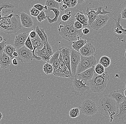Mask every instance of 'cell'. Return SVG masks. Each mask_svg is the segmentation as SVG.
Masks as SVG:
<instances>
[{
	"label": "cell",
	"instance_id": "cell-1",
	"mask_svg": "<svg viewBox=\"0 0 126 124\" xmlns=\"http://www.w3.org/2000/svg\"><path fill=\"white\" fill-rule=\"evenodd\" d=\"M98 108L101 113L112 122L114 118L118 117L119 105L115 100L109 95H105L99 100Z\"/></svg>",
	"mask_w": 126,
	"mask_h": 124
},
{
	"label": "cell",
	"instance_id": "cell-2",
	"mask_svg": "<svg viewBox=\"0 0 126 124\" xmlns=\"http://www.w3.org/2000/svg\"><path fill=\"white\" fill-rule=\"evenodd\" d=\"M0 29L7 34H14L22 28L20 16L17 14H11L0 19Z\"/></svg>",
	"mask_w": 126,
	"mask_h": 124
},
{
	"label": "cell",
	"instance_id": "cell-3",
	"mask_svg": "<svg viewBox=\"0 0 126 124\" xmlns=\"http://www.w3.org/2000/svg\"><path fill=\"white\" fill-rule=\"evenodd\" d=\"M109 80L108 72H105L101 75H98L95 72L92 80L87 82L93 92L100 93L106 88Z\"/></svg>",
	"mask_w": 126,
	"mask_h": 124
},
{
	"label": "cell",
	"instance_id": "cell-4",
	"mask_svg": "<svg viewBox=\"0 0 126 124\" xmlns=\"http://www.w3.org/2000/svg\"><path fill=\"white\" fill-rule=\"evenodd\" d=\"M83 80H78L76 77L73 80L71 91L76 96H85L91 89L89 85L87 84V81H85V83H83Z\"/></svg>",
	"mask_w": 126,
	"mask_h": 124
},
{
	"label": "cell",
	"instance_id": "cell-5",
	"mask_svg": "<svg viewBox=\"0 0 126 124\" xmlns=\"http://www.w3.org/2000/svg\"><path fill=\"white\" fill-rule=\"evenodd\" d=\"M18 54V58L22 63L28 62L32 61L33 59L38 60H42V59L38 57L35 54L34 51H32L24 45L16 50Z\"/></svg>",
	"mask_w": 126,
	"mask_h": 124
},
{
	"label": "cell",
	"instance_id": "cell-6",
	"mask_svg": "<svg viewBox=\"0 0 126 124\" xmlns=\"http://www.w3.org/2000/svg\"><path fill=\"white\" fill-rule=\"evenodd\" d=\"M96 63V58L94 55L84 56L81 55V61L77 68L76 76L88 69L94 67Z\"/></svg>",
	"mask_w": 126,
	"mask_h": 124
},
{
	"label": "cell",
	"instance_id": "cell-7",
	"mask_svg": "<svg viewBox=\"0 0 126 124\" xmlns=\"http://www.w3.org/2000/svg\"><path fill=\"white\" fill-rule=\"evenodd\" d=\"M79 108L83 114L87 116H93L96 113L98 107L94 101L87 99L83 102Z\"/></svg>",
	"mask_w": 126,
	"mask_h": 124
},
{
	"label": "cell",
	"instance_id": "cell-8",
	"mask_svg": "<svg viewBox=\"0 0 126 124\" xmlns=\"http://www.w3.org/2000/svg\"><path fill=\"white\" fill-rule=\"evenodd\" d=\"M60 63L58 69L56 70H54L53 74L54 76L60 77L67 78L71 80H74V77L72 75L68 68L66 66L63 59L62 54H60Z\"/></svg>",
	"mask_w": 126,
	"mask_h": 124
},
{
	"label": "cell",
	"instance_id": "cell-9",
	"mask_svg": "<svg viewBox=\"0 0 126 124\" xmlns=\"http://www.w3.org/2000/svg\"><path fill=\"white\" fill-rule=\"evenodd\" d=\"M74 19L71 18L67 22L62 21L58 25V30L59 34L64 40H66L70 32L72 27L74 23Z\"/></svg>",
	"mask_w": 126,
	"mask_h": 124
},
{
	"label": "cell",
	"instance_id": "cell-10",
	"mask_svg": "<svg viewBox=\"0 0 126 124\" xmlns=\"http://www.w3.org/2000/svg\"><path fill=\"white\" fill-rule=\"evenodd\" d=\"M110 13V12L105 11V9L102 8V7L101 6L98 7L97 8L90 9L89 7H87L85 14L88 17L89 19V24L90 26L92 23L93 22L94 20L96 19L98 15H105Z\"/></svg>",
	"mask_w": 126,
	"mask_h": 124
},
{
	"label": "cell",
	"instance_id": "cell-11",
	"mask_svg": "<svg viewBox=\"0 0 126 124\" xmlns=\"http://www.w3.org/2000/svg\"><path fill=\"white\" fill-rule=\"evenodd\" d=\"M121 17V14H120L117 18H112L115 21V25L116 27L114 32L116 34L115 36L117 39L121 42H125L126 41V29H124L123 26L120 25Z\"/></svg>",
	"mask_w": 126,
	"mask_h": 124
},
{
	"label": "cell",
	"instance_id": "cell-12",
	"mask_svg": "<svg viewBox=\"0 0 126 124\" xmlns=\"http://www.w3.org/2000/svg\"><path fill=\"white\" fill-rule=\"evenodd\" d=\"M81 59L80 53L76 51L74 49L71 50V67L72 74L73 77H76L77 68Z\"/></svg>",
	"mask_w": 126,
	"mask_h": 124
},
{
	"label": "cell",
	"instance_id": "cell-13",
	"mask_svg": "<svg viewBox=\"0 0 126 124\" xmlns=\"http://www.w3.org/2000/svg\"><path fill=\"white\" fill-rule=\"evenodd\" d=\"M109 19L108 15L99 14L90 26L94 30H99L107 24Z\"/></svg>",
	"mask_w": 126,
	"mask_h": 124
},
{
	"label": "cell",
	"instance_id": "cell-14",
	"mask_svg": "<svg viewBox=\"0 0 126 124\" xmlns=\"http://www.w3.org/2000/svg\"><path fill=\"white\" fill-rule=\"evenodd\" d=\"M29 36V34L23 32L18 34L16 37L13 46L16 50L25 45V43Z\"/></svg>",
	"mask_w": 126,
	"mask_h": 124
},
{
	"label": "cell",
	"instance_id": "cell-15",
	"mask_svg": "<svg viewBox=\"0 0 126 124\" xmlns=\"http://www.w3.org/2000/svg\"><path fill=\"white\" fill-rule=\"evenodd\" d=\"M124 92V89H117L111 92L109 95L115 100L119 105L126 100Z\"/></svg>",
	"mask_w": 126,
	"mask_h": 124
},
{
	"label": "cell",
	"instance_id": "cell-16",
	"mask_svg": "<svg viewBox=\"0 0 126 124\" xmlns=\"http://www.w3.org/2000/svg\"><path fill=\"white\" fill-rule=\"evenodd\" d=\"M59 51L62 54L65 64L72 74L71 67V50L69 48L62 47L59 49Z\"/></svg>",
	"mask_w": 126,
	"mask_h": 124
},
{
	"label": "cell",
	"instance_id": "cell-17",
	"mask_svg": "<svg viewBox=\"0 0 126 124\" xmlns=\"http://www.w3.org/2000/svg\"><path fill=\"white\" fill-rule=\"evenodd\" d=\"M96 51L94 45L92 44L87 43L80 49L79 52L81 55L84 56L93 55Z\"/></svg>",
	"mask_w": 126,
	"mask_h": 124
},
{
	"label": "cell",
	"instance_id": "cell-18",
	"mask_svg": "<svg viewBox=\"0 0 126 124\" xmlns=\"http://www.w3.org/2000/svg\"><path fill=\"white\" fill-rule=\"evenodd\" d=\"M20 19L21 24L23 27L30 28L33 26L34 22L33 19L26 13L24 12L20 13Z\"/></svg>",
	"mask_w": 126,
	"mask_h": 124
},
{
	"label": "cell",
	"instance_id": "cell-19",
	"mask_svg": "<svg viewBox=\"0 0 126 124\" xmlns=\"http://www.w3.org/2000/svg\"><path fill=\"white\" fill-rule=\"evenodd\" d=\"M82 29L76 30L75 29L73 25L71 28L69 36L66 40L69 41H74L80 40L83 35Z\"/></svg>",
	"mask_w": 126,
	"mask_h": 124
},
{
	"label": "cell",
	"instance_id": "cell-20",
	"mask_svg": "<svg viewBox=\"0 0 126 124\" xmlns=\"http://www.w3.org/2000/svg\"><path fill=\"white\" fill-rule=\"evenodd\" d=\"M94 67L86 70L84 72L76 75V77L77 78H79L81 80H85V81H90L92 80L94 76L95 73Z\"/></svg>",
	"mask_w": 126,
	"mask_h": 124
},
{
	"label": "cell",
	"instance_id": "cell-21",
	"mask_svg": "<svg viewBox=\"0 0 126 124\" xmlns=\"http://www.w3.org/2000/svg\"><path fill=\"white\" fill-rule=\"evenodd\" d=\"M74 16L76 20L83 25L84 28H87L89 23V19L86 15L84 14L82 12L76 9Z\"/></svg>",
	"mask_w": 126,
	"mask_h": 124
},
{
	"label": "cell",
	"instance_id": "cell-22",
	"mask_svg": "<svg viewBox=\"0 0 126 124\" xmlns=\"http://www.w3.org/2000/svg\"><path fill=\"white\" fill-rule=\"evenodd\" d=\"M0 67L2 69H6L9 67L11 63V58L6 53L3 52L2 55L0 56Z\"/></svg>",
	"mask_w": 126,
	"mask_h": 124
},
{
	"label": "cell",
	"instance_id": "cell-23",
	"mask_svg": "<svg viewBox=\"0 0 126 124\" xmlns=\"http://www.w3.org/2000/svg\"><path fill=\"white\" fill-rule=\"evenodd\" d=\"M60 51H57L56 52H55L53 54V55L52 56L49 62V63L53 67L54 70H56L58 69L60 63Z\"/></svg>",
	"mask_w": 126,
	"mask_h": 124
},
{
	"label": "cell",
	"instance_id": "cell-24",
	"mask_svg": "<svg viewBox=\"0 0 126 124\" xmlns=\"http://www.w3.org/2000/svg\"><path fill=\"white\" fill-rule=\"evenodd\" d=\"M31 41L33 48L41 50L44 47V43L38 34L35 38L31 39Z\"/></svg>",
	"mask_w": 126,
	"mask_h": 124
},
{
	"label": "cell",
	"instance_id": "cell-25",
	"mask_svg": "<svg viewBox=\"0 0 126 124\" xmlns=\"http://www.w3.org/2000/svg\"><path fill=\"white\" fill-rule=\"evenodd\" d=\"M119 113L118 118L123 120L126 117V100L119 105Z\"/></svg>",
	"mask_w": 126,
	"mask_h": 124
},
{
	"label": "cell",
	"instance_id": "cell-26",
	"mask_svg": "<svg viewBox=\"0 0 126 124\" xmlns=\"http://www.w3.org/2000/svg\"><path fill=\"white\" fill-rule=\"evenodd\" d=\"M87 44V40L80 39V40L72 42V47L76 51L79 52L81 48Z\"/></svg>",
	"mask_w": 126,
	"mask_h": 124
},
{
	"label": "cell",
	"instance_id": "cell-27",
	"mask_svg": "<svg viewBox=\"0 0 126 124\" xmlns=\"http://www.w3.org/2000/svg\"><path fill=\"white\" fill-rule=\"evenodd\" d=\"M16 50L13 45H7L5 47L4 52L6 53L9 56H10L12 60L15 58V56H13V53Z\"/></svg>",
	"mask_w": 126,
	"mask_h": 124
},
{
	"label": "cell",
	"instance_id": "cell-28",
	"mask_svg": "<svg viewBox=\"0 0 126 124\" xmlns=\"http://www.w3.org/2000/svg\"><path fill=\"white\" fill-rule=\"evenodd\" d=\"M41 30L43 32L44 36L45 37L46 39V49H47V53L49 55H51V56H52L53 54H54V53L53 51L52 48V46L49 43L48 41V37L47 34H46V33L45 32V28H40Z\"/></svg>",
	"mask_w": 126,
	"mask_h": 124
},
{
	"label": "cell",
	"instance_id": "cell-29",
	"mask_svg": "<svg viewBox=\"0 0 126 124\" xmlns=\"http://www.w3.org/2000/svg\"><path fill=\"white\" fill-rule=\"evenodd\" d=\"M99 63L102 64L105 68H107L111 64V59L108 56H102L99 60Z\"/></svg>",
	"mask_w": 126,
	"mask_h": 124
},
{
	"label": "cell",
	"instance_id": "cell-30",
	"mask_svg": "<svg viewBox=\"0 0 126 124\" xmlns=\"http://www.w3.org/2000/svg\"><path fill=\"white\" fill-rule=\"evenodd\" d=\"M43 70L47 75L51 74H53L54 71V68L48 62L43 66Z\"/></svg>",
	"mask_w": 126,
	"mask_h": 124
},
{
	"label": "cell",
	"instance_id": "cell-31",
	"mask_svg": "<svg viewBox=\"0 0 126 124\" xmlns=\"http://www.w3.org/2000/svg\"><path fill=\"white\" fill-rule=\"evenodd\" d=\"M45 5L47 6L48 8H55L59 9L60 4L56 0H47L45 2Z\"/></svg>",
	"mask_w": 126,
	"mask_h": 124
},
{
	"label": "cell",
	"instance_id": "cell-32",
	"mask_svg": "<svg viewBox=\"0 0 126 124\" xmlns=\"http://www.w3.org/2000/svg\"><path fill=\"white\" fill-rule=\"evenodd\" d=\"M14 8H15V6L13 4L9 3H2L0 5V12L3 10H5L7 12H9L10 11H8V9L9 10H11V9Z\"/></svg>",
	"mask_w": 126,
	"mask_h": 124
},
{
	"label": "cell",
	"instance_id": "cell-33",
	"mask_svg": "<svg viewBox=\"0 0 126 124\" xmlns=\"http://www.w3.org/2000/svg\"><path fill=\"white\" fill-rule=\"evenodd\" d=\"M69 116L71 118L78 117L80 115V110L78 108H74L71 109L69 113Z\"/></svg>",
	"mask_w": 126,
	"mask_h": 124
},
{
	"label": "cell",
	"instance_id": "cell-34",
	"mask_svg": "<svg viewBox=\"0 0 126 124\" xmlns=\"http://www.w3.org/2000/svg\"><path fill=\"white\" fill-rule=\"evenodd\" d=\"M94 72L98 75H101L105 72V68L102 64L98 63L95 66Z\"/></svg>",
	"mask_w": 126,
	"mask_h": 124
},
{
	"label": "cell",
	"instance_id": "cell-35",
	"mask_svg": "<svg viewBox=\"0 0 126 124\" xmlns=\"http://www.w3.org/2000/svg\"><path fill=\"white\" fill-rule=\"evenodd\" d=\"M37 50L35 51L36 55L38 57L41 58L42 56L44 55L48 54L47 52V49H46V44L44 43V46L43 48L41 50L37 49Z\"/></svg>",
	"mask_w": 126,
	"mask_h": 124
},
{
	"label": "cell",
	"instance_id": "cell-36",
	"mask_svg": "<svg viewBox=\"0 0 126 124\" xmlns=\"http://www.w3.org/2000/svg\"><path fill=\"white\" fill-rule=\"evenodd\" d=\"M35 32L37 33V34H38L39 36V38H41L43 43H46V39L45 37L44 36L43 32L40 29L39 26H37L36 27V28H35Z\"/></svg>",
	"mask_w": 126,
	"mask_h": 124
},
{
	"label": "cell",
	"instance_id": "cell-37",
	"mask_svg": "<svg viewBox=\"0 0 126 124\" xmlns=\"http://www.w3.org/2000/svg\"><path fill=\"white\" fill-rule=\"evenodd\" d=\"M36 18H37V20L39 22H41L42 21L47 19L45 13L44 11L41 12L40 14Z\"/></svg>",
	"mask_w": 126,
	"mask_h": 124
},
{
	"label": "cell",
	"instance_id": "cell-38",
	"mask_svg": "<svg viewBox=\"0 0 126 124\" xmlns=\"http://www.w3.org/2000/svg\"><path fill=\"white\" fill-rule=\"evenodd\" d=\"M25 46L27 48L29 49L30 50L32 51H33L34 50L33 47V45L31 41V38L29 36L28 38L26 41V43L25 44Z\"/></svg>",
	"mask_w": 126,
	"mask_h": 124
},
{
	"label": "cell",
	"instance_id": "cell-39",
	"mask_svg": "<svg viewBox=\"0 0 126 124\" xmlns=\"http://www.w3.org/2000/svg\"><path fill=\"white\" fill-rule=\"evenodd\" d=\"M7 39H4L1 43H0V56L2 55L3 52H4V50L5 47L7 46Z\"/></svg>",
	"mask_w": 126,
	"mask_h": 124
},
{
	"label": "cell",
	"instance_id": "cell-40",
	"mask_svg": "<svg viewBox=\"0 0 126 124\" xmlns=\"http://www.w3.org/2000/svg\"><path fill=\"white\" fill-rule=\"evenodd\" d=\"M30 13L32 16L37 17L40 14L41 12L35 8L33 7L30 9Z\"/></svg>",
	"mask_w": 126,
	"mask_h": 124
},
{
	"label": "cell",
	"instance_id": "cell-41",
	"mask_svg": "<svg viewBox=\"0 0 126 124\" xmlns=\"http://www.w3.org/2000/svg\"><path fill=\"white\" fill-rule=\"evenodd\" d=\"M74 26L75 29L76 30H80L82 29L83 28H84L83 25L81 23L77 20L75 22Z\"/></svg>",
	"mask_w": 126,
	"mask_h": 124
},
{
	"label": "cell",
	"instance_id": "cell-42",
	"mask_svg": "<svg viewBox=\"0 0 126 124\" xmlns=\"http://www.w3.org/2000/svg\"><path fill=\"white\" fill-rule=\"evenodd\" d=\"M33 7L39 11L40 12L42 11L44 9V7L41 4H36L34 5Z\"/></svg>",
	"mask_w": 126,
	"mask_h": 124
},
{
	"label": "cell",
	"instance_id": "cell-43",
	"mask_svg": "<svg viewBox=\"0 0 126 124\" xmlns=\"http://www.w3.org/2000/svg\"><path fill=\"white\" fill-rule=\"evenodd\" d=\"M71 17L70 16H68V15L64 14L63 15L61 16V19H62V21L63 22H67L70 19Z\"/></svg>",
	"mask_w": 126,
	"mask_h": 124
},
{
	"label": "cell",
	"instance_id": "cell-44",
	"mask_svg": "<svg viewBox=\"0 0 126 124\" xmlns=\"http://www.w3.org/2000/svg\"><path fill=\"white\" fill-rule=\"evenodd\" d=\"M121 14L122 18L126 19V7L123 9Z\"/></svg>",
	"mask_w": 126,
	"mask_h": 124
},
{
	"label": "cell",
	"instance_id": "cell-45",
	"mask_svg": "<svg viewBox=\"0 0 126 124\" xmlns=\"http://www.w3.org/2000/svg\"><path fill=\"white\" fill-rule=\"evenodd\" d=\"M70 1L71 8L75 7L78 3V0H70Z\"/></svg>",
	"mask_w": 126,
	"mask_h": 124
},
{
	"label": "cell",
	"instance_id": "cell-46",
	"mask_svg": "<svg viewBox=\"0 0 126 124\" xmlns=\"http://www.w3.org/2000/svg\"><path fill=\"white\" fill-rule=\"evenodd\" d=\"M37 34L35 31H32L29 33V36L31 39L35 38L37 36Z\"/></svg>",
	"mask_w": 126,
	"mask_h": 124
},
{
	"label": "cell",
	"instance_id": "cell-47",
	"mask_svg": "<svg viewBox=\"0 0 126 124\" xmlns=\"http://www.w3.org/2000/svg\"><path fill=\"white\" fill-rule=\"evenodd\" d=\"M63 3L64 4L66 5L69 8H71L70 1V0H63Z\"/></svg>",
	"mask_w": 126,
	"mask_h": 124
},
{
	"label": "cell",
	"instance_id": "cell-48",
	"mask_svg": "<svg viewBox=\"0 0 126 124\" xmlns=\"http://www.w3.org/2000/svg\"><path fill=\"white\" fill-rule=\"evenodd\" d=\"M82 32L83 34H87L89 33L90 30L88 28H83L82 29Z\"/></svg>",
	"mask_w": 126,
	"mask_h": 124
},
{
	"label": "cell",
	"instance_id": "cell-49",
	"mask_svg": "<svg viewBox=\"0 0 126 124\" xmlns=\"http://www.w3.org/2000/svg\"><path fill=\"white\" fill-rule=\"evenodd\" d=\"M65 14L68 15L69 16H71L72 13V11H70L69 9H67L64 12Z\"/></svg>",
	"mask_w": 126,
	"mask_h": 124
},
{
	"label": "cell",
	"instance_id": "cell-50",
	"mask_svg": "<svg viewBox=\"0 0 126 124\" xmlns=\"http://www.w3.org/2000/svg\"><path fill=\"white\" fill-rule=\"evenodd\" d=\"M67 6L65 4H63L61 7H60V10L62 11H64L67 10Z\"/></svg>",
	"mask_w": 126,
	"mask_h": 124
},
{
	"label": "cell",
	"instance_id": "cell-51",
	"mask_svg": "<svg viewBox=\"0 0 126 124\" xmlns=\"http://www.w3.org/2000/svg\"><path fill=\"white\" fill-rule=\"evenodd\" d=\"M12 63L14 66H17L18 64V62L16 59L14 58L12 60Z\"/></svg>",
	"mask_w": 126,
	"mask_h": 124
},
{
	"label": "cell",
	"instance_id": "cell-52",
	"mask_svg": "<svg viewBox=\"0 0 126 124\" xmlns=\"http://www.w3.org/2000/svg\"><path fill=\"white\" fill-rule=\"evenodd\" d=\"M86 1V0H78V4H81L83 3L84 2Z\"/></svg>",
	"mask_w": 126,
	"mask_h": 124
},
{
	"label": "cell",
	"instance_id": "cell-53",
	"mask_svg": "<svg viewBox=\"0 0 126 124\" xmlns=\"http://www.w3.org/2000/svg\"><path fill=\"white\" fill-rule=\"evenodd\" d=\"M13 56L15 57H18V53H17V52L16 51L15 52H14V53H13Z\"/></svg>",
	"mask_w": 126,
	"mask_h": 124
},
{
	"label": "cell",
	"instance_id": "cell-54",
	"mask_svg": "<svg viewBox=\"0 0 126 124\" xmlns=\"http://www.w3.org/2000/svg\"><path fill=\"white\" fill-rule=\"evenodd\" d=\"M0 43H1L3 41V37H2V36H1V35H0Z\"/></svg>",
	"mask_w": 126,
	"mask_h": 124
},
{
	"label": "cell",
	"instance_id": "cell-55",
	"mask_svg": "<svg viewBox=\"0 0 126 124\" xmlns=\"http://www.w3.org/2000/svg\"><path fill=\"white\" fill-rule=\"evenodd\" d=\"M3 114L1 112H0V121H1L2 119V117H3Z\"/></svg>",
	"mask_w": 126,
	"mask_h": 124
},
{
	"label": "cell",
	"instance_id": "cell-56",
	"mask_svg": "<svg viewBox=\"0 0 126 124\" xmlns=\"http://www.w3.org/2000/svg\"><path fill=\"white\" fill-rule=\"evenodd\" d=\"M48 8V7H47V6H46V5H45V7H44V9H45V12L46 11H47Z\"/></svg>",
	"mask_w": 126,
	"mask_h": 124
},
{
	"label": "cell",
	"instance_id": "cell-57",
	"mask_svg": "<svg viewBox=\"0 0 126 124\" xmlns=\"http://www.w3.org/2000/svg\"><path fill=\"white\" fill-rule=\"evenodd\" d=\"M57 2L59 3H63V0H56Z\"/></svg>",
	"mask_w": 126,
	"mask_h": 124
},
{
	"label": "cell",
	"instance_id": "cell-58",
	"mask_svg": "<svg viewBox=\"0 0 126 124\" xmlns=\"http://www.w3.org/2000/svg\"><path fill=\"white\" fill-rule=\"evenodd\" d=\"M124 95H125V96H126V88L124 89Z\"/></svg>",
	"mask_w": 126,
	"mask_h": 124
},
{
	"label": "cell",
	"instance_id": "cell-59",
	"mask_svg": "<svg viewBox=\"0 0 126 124\" xmlns=\"http://www.w3.org/2000/svg\"><path fill=\"white\" fill-rule=\"evenodd\" d=\"M125 56H126V52H125Z\"/></svg>",
	"mask_w": 126,
	"mask_h": 124
},
{
	"label": "cell",
	"instance_id": "cell-60",
	"mask_svg": "<svg viewBox=\"0 0 126 124\" xmlns=\"http://www.w3.org/2000/svg\"><path fill=\"white\" fill-rule=\"evenodd\" d=\"M125 88H126V85H125Z\"/></svg>",
	"mask_w": 126,
	"mask_h": 124
}]
</instances>
